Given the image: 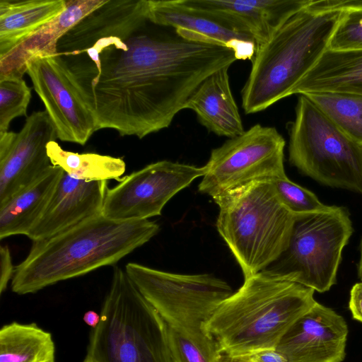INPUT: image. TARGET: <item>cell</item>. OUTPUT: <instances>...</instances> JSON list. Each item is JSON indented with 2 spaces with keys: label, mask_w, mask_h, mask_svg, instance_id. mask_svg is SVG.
<instances>
[{
  "label": "cell",
  "mask_w": 362,
  "mask_h": 362,
  "mask_svg": "<svg viewBox=\"0 0 362 362\" xmlns=\"http://www.w3.org/2000/svg\"><path fill=\"white\" fill-rule=\"evenodd\" d=\"M144 28L125 41L102 43L83 63L98 130L142 139L168 127L208 76L238 60L230 48L185 39L168 27Z\"/></svg>",
  "instance_id": "6da1fadb"
},
{
  "label": "cell",
  "mask_w": 362,
  "mask_h": 362,
  "mask_svg": "<svg viewBox=\"0 0 362 362\" xmlns=\"http://www.w3.org/2000/svg\"><path fill=\"white\" fill-rule=\"evenodd\" d=\"M148 219L116 221L101 214L45 240L33 242L15 267L12 291L34 293L59 281L85 275L119 260L159 231Z\"/></svg>",
  "instance_id": "7a4b0ae2"
},
{
  "label": "cell",
  "mask_w": 362,
  "mask_h": 362,
  "mask_svg": "<svg viewBox=\"0 0 362 362\" xmlns=\"http://www.w3.org/2000/svg\"><path fill=\"white\" fill-rule=\"evenodd\" d=\"M315 291L259 272L223 300L202 326L224 358L276 349L293 323L317 302Z\"/></svg>",
  "instance_id": "3957f363"
},
{
  "label": "cell",
  "mask_w": 362,
  "mask_h": 362,
  "mask_svg": "<svg viewBox=\"0 0 362 362\" xmlns=\"http://www.w3.org/2000/svg\"><path fill=\"white\" fill-rule=\"evenodd\" d=\"M343 12L317 13L305 7L291 16L256 48L242 91L246 114L266 110L291 95L300 80L328 49Z\"/></svg>",
  "instance_id": "277c9868"
},
{
  "label": "cell",
  "mask_w": 362,
  "mask_h": 362,
  "mask_svg": "<svg viewBox=\"0 0 362 362\" xmlns=\"http://www.w3.org/2000/svg\"><path fill=\"white\" fill-rule=\"evenodd\" d=\"M100 315L86 356L98 362H173L168 325L117 266Z\"/></svg>",
  "instance_id": "5b68a950"
},
{
  "label": "cell",
  "mask_w": 362,
  "mask_h": 362,
  "mask_svg": "<svg viewBox=\"0 0 362 362\" xmlns=\"http://www.w3.org/2000/svg\"><path fill=\"white\" fill-rule=\"evenodd\" d=\"M216 228L244 279L262 272L286 249L295 217L272 182H258L213 199Z\"/></svg>",
  "instance_id": "8992f818"
},
{
  "label": "cell",
  "mask_w": 362,
  "mask_h": 362,
  "mask_svg": "<svg viewBox=\"0 0 362 362\" xmlns=\"http://www.w3.org/2000/svg\"><path fill=\"white\" fill-rule=\"evenodd\" d=\"M286 249L262 272L324 293L337 283L342 251L354 231L349 209H325L295 215Z\"/></svg>",
  "instance_id": "52a82bcc"
},
{
  "label": "cell",
  "mask_w": 362,
  "mask_h": 362,
  "mask_svg": "<svg viewBox=\"0 0 362 362\" xmlns=\"http://www.w3.org/2000/svg\"><path fill=\"white\" fill-rule=\"evenodd\" d=\"M288 160L321 185L362 194V144L300 94L289 129Z\"/></svg>",
  "instance_id": "ba28073f"
},
{
  "label": "cell",
  "mask_w": 362,
  "mask_h": 362,
  "mask_svg": "<svg viewBox=\"0 0 362 362\" xmlns=\"http://www.w3.org/2000/svg\"><path fill=\"white\" fill-rule=\"evenodd\" d=\"M125 271L168 326L202 332L204 323L233 292L225 281L209 274H181L129 262Z\"/></svg>",
  "instance_id": "9c48e42d"
},
{
  "label": "cell",
  "mask_w": 362,
  "mask_h": 362,
  "mask_svg": "<svg viewBox=\"0 0 362 362\" xmlns=\"http://www.w3.org/2000/svg\"><path fill=\"white\" fill-rule=\"evenodd\" d=\"M285 144L276 128L252 126L211 151L199 191L214 199L255 182L286 177Z\"/></svg>",
  "instance_id": "30bf717a"
},
{
  "label": "cell",
  "mask_w": 362,
  "mask_h": 362,
  "mask_svg": "<svg viewBox=\"0 0 362 362\" xmlns=\"http://www.w3.org/2000/svg\"><path fill=\"white\" fill-rule=\"evenodd\" d=\"M27 74L57 139L86 144L98 130L93 100L66 59L59 53L35 58L28 64Z\"/></svg>",
  "instance_id": "8fae6325"
},
{
  "label": "cell",
  "mask_w": 362,
  "mask_h": 362,
  "mask_svg": "<svg viewBox=\"0 0 362 362\" xmlns=\"http://www.w3.org/2000/svg\"><path fill=\"white\" fill-rule=\"evenodd\" d=\"M204 167L160 160L134 171L108 188L102 215L116 221L145 220L160 216L168 202L195 179Z\"/></svg>",
  "instance_id": "7c38bea8"
},
{
  "label": "cell",
  "mask_w": 362,
  "mask_h": 362,
  "mask_svg": "<svg viewBox=\"0 0 362 362\" xmlns=\"http://www.w3.org/2000/svg\"><path fill=\"white\" fill-rule=\"evenodd\" d=\"M57 139L47 112H33L21 130L0 132V206L47 171V144Z\"/></svg>",
  "instance_id": "4fadbf2b"
},
{
  "label": "cell",
  "mask_w": 362,
  "mask_h": 362,
  "mask_svg": "<svg viewBox=\"0 0 362 362\" xmlns=\"http://www.w3.org/2000/svg\"><path fill=\"white\" fill-rule=\"evenodd\" d=\"M348 332L341 315L316 302L288 329L276 349L288 362H342Z\"/></svg>",
  "instance_id": "5bb4252c"
},
{
  "label": "cell",
  "mask_w": 362,
  "mask_h": 362,
  "mask_svg": "<svg viewBox=\"0 0 362 362\" xmlns=\"http://www.w3.org/2000/svg\"><path fill=\"white\" fill-rule=\"evenodd\" d=\"M227 28L250 36L256 48L311 0H180Z\"/></svg>",
  "instance_id": "9a60e30c"
},
{
  "label": "cell",
  "mask_w": 362,
  "mask_h": 362,
  "mask_svg": "<svg viewBox=\"0 0 362 362\" xmlns=\"http://www.w3.org/2000/svg\"><path fill=\"white\" fill-rule=\"evenodd\" d=\"M148 11V0H105L59 40L57 52L77 56L100 40L117 37L125 41L149 22Z\"/></svg>",
  "instance_id": "2e32d148"
},
{
  "label": "cell",
  "mask_w": 362,
  "mask_h": 362,
  "mask_svg": "<svg viewBox=\"0 0 362 362\" xmlns=\"http://www.w3.org/2000/svg\"><path fill=\"white\" fill-rule=\"evenodd\" d=\"M107 181H86L64 172L41 217L27 234L47 239L102 214Z\"/></svg>",
  "instance_id": "e0dca14e"
},
{
  "label": "cell",
  "mask_w": 362,
  "mask_h": 362,
  "mask_svg": "<svg viewBox=\"0 0 362 362\" xmlns=\"http://www.w3.org/2000/svg\"><path fill=\"white\" fill-rule=\"evenodd\" d=\"M148 18L154 25L174 29L185 39L230 48L238 60H252L255 56L256 44L252 37L185 6L180 0H148Z\"/></svg>",
  "instance_id": "ac0fdd59"
},
{
  "label": "cell",
  "mask_w": 362,
  "mask_h": 362,
  "mask_svg": "<svg viewBox=\"0 0 362 362\" xmlns=\"http://www.w3.org/2000/svg\"><path fill=\"white\" fill-rule=\"evenodd\" d=\"M105 1H66V8L61 14L28 35L7 52L0 55V81L23 78L32 60L57 54L59 40L79 21Z\"/></svg>",
  "instance_id": "d6986e66"
},
{
  "label": "cell",
  "mask_w": 362,
  "mask_h": 362,
  "mask_svg": "<svg viewBox=\"0 0 362 362\" xmlns=\"http://www.w3.org/2000/svg\"><path fill=\"white\" fill-rule=\"evenodd\" d=\"M229 68H222L208 76L190 97L185 109L193 110L209 132L230 139L245 130L230 89Z\"/></svg>",
  "instance_id": "ffe728a7"
},
{
  "label": "cell",
  "mask_w": 362,
  "mask_h": 362,
  "mask_svg": "<svg viewBox=\"0 0 362 362\" xmlns=\"http://www.w3.org/2000/svg\"><path fill=\"white\" fill-rule=\"evenodd\" d=\"M314 92L362 95V49L325 50L291 95Z\"/></svg>",
  "instance_id": "44dd1931"
},
{
  "label": "cell",
  "mask_w": 362,
  "mask_h": 362,
  "mask_svg": "<svg viewBox=\"0 0 362 362\" xmlns=\"http://www.w3.org/2000/svg\"><path fill=\"white\" fill-rule=\"evenodd\" d=\"M64 174L52 165L35 181L0 206V239L27 235L45 211Z\"/></svg>",
  "instance_id": "7402d4cb"
},
{
  "label": "cell",
  "mask_w": 362,
  "mask_h": 362,
  "mask_svg": "<svg viewBox=\"0 0 362 362\" xmlns=\"http://www.w3.org/2000/svg\"><path fill=\"white\" fill-rule=\"evenodd\" d=\"M66 8V0H0V55Z\"/></svg>",
  "instance_id": "603a6c76"
},
{
  "label": "cell",
  "mask_w": 362,
  "mask_h": 362,
  "mask_svg": "<svg viewBox=\"0 0 362 362\" xmlns=\"http://www.w3.org/2000/svg\"><path fill=\"white\" fill-rule=\"evenodd\" d=\"M51 333L35 323L13 322L0 329V362H55Z\"/></svg>",
  "instance_id": "cb8c5ba5"
},
{
  "label": "cell",
  "mask_w": 362,
  "mask_h": 362,
  "mask_svg": "<svg viewBox=\"0 0 362 362\" xmlns=\"http://www.w3.org/2000/svg\"><path fill=\"white\" fill-rule=\"evenodd\" d=\"M47 149L52 165L61 168L64 173L76 179L119 181L126 170L125 162L120 158L66 151L56 141H50Z\"/></svg>",
  "instance_id": "d4e9b609"
},
{
  "label": "cell",
  "mask_w": 362,
  "mask_h": 362,
  "mask_svg": "<svg viewBox=\"0 0 362 362\" xmlns=\"http://www.w3.org/2000/svg\"><path fill=\"white\" fill-rule=\"evenodd\" d=\"M344 133L362 144V95L305 93Z\"/></svg>",
  "instance_id": "484cf974"
},
{
  "label": "cell",
  "mask_w": 362,
  "mask_h": 362,
  "mask_svg": "<svg viewBox=\"0 0 362 362\" xmlns=\"http://www.w3.org/2000/svg\"><path fill=\"white\" fill-rule=\"evenodd\" d=\"M168 337L173 362H221L216 341L203 331L187 333L168 326Z\"/></svg>",
  "instance_id": "4316f807"
},
{
  "label": "cell",
  "mask_w": 362,
  "mask_h": 362,
  "mask_svg": "<svg viewBox=\"0 0 362 362\" xmlns=\"http://www.w3.org/2000/svg\"><path fill=\"white\" fill-rule=\"evenodd\" d=\"M31 88L23 78L0 81V132H7L16 117L27 115Z\"/></svg>",
  "instance_id": "83f0119b"
},
{
  "label": "cell",
  "mask_w": 362,
  "mask_h": 362,
  "mask_svg": "<svg viewBox=\"0 0 362 362\" xmlns=\"http://www.w3.org/2000/svg\"><path fill=\"white\" fill-rule=\"evenodd\" d=\"M272 182L281 202L294 215L320 211L328 206L313 192L291 181L287 176Z\"/></svg>",
  "instance_id": "f1b7e54d"
},
{
  "label": "cell",
  "mask_w": 362,
  "mask_h": 362,
  "mask_svg": "<svg viewBox=\"0 0 362 362\" xmlns=\"http://www.w3.org/2000/svg\"><path fill=\"white\" fill-rule=\"evenodd\" d=\"M328 49H362V10L343 12L332 35Z\"/></svg>",
  "instance_id": "f546056e"
},
{
  "label": "cell",
  "mask_w": 362,
  "mask_h": 362,
  "mask_svg": "<svg viewBox=\"0 0 362 362\" xmlns=\"http://www.w3.org/2000/svg\"><path fill=\"white\" fill-rule=\"evenodd\" d=\"M307 8L317 13L362 10V0H311Z\"/></svg>",
  "instance_id": "4dcf8cb0"
},
{
  "label": "cell",
  "mask_w": 362,
  "mask_h": 362,
  "mask_svg": "<svg viewBox=\"0 0 362 362\" xmlns=\"http://www.w3.org/2000/svg\"><path fill=\"white\" fill-rule=\"evenodd\" d=\"M15 267L12 263L10 249L7 245L0 247V293L6 289L8 282L12 280Z\"/></svg>",
  "instance_id": "1f68e13d"
},
{
  "label": "cell",
  "mask_w": 362,
  "mask_h": 362,
  "mask_svg": "<svg viewBox=\"0 0 362 362\" xmlns=\"http://www.w3.org/2000/svg\"><path fill=\"white\" fill-rule=\"evenodd\" d=\"M228 359L240 362H288L284 356L276 349H265L241 357Z\"/></svg>",
  "instance_id": "d6a6232c"
},
{
  "label": "cell",
  "mask_w": 362,
  "mask_h": 362,
  "mask_svg": "<svg viewBox=\"0 0 362 362\" xmlns=\"http://www.w3.org/2000/svg\"><path fill=\"white\" fill-rule=\"evenodd\" d=\"M349 309L353 319L362 323V281L355 284L350 291Z\"/></svg>",
  "instance_id": "836d02e7"
},
{
  "label": "cell",
  "mask_w": 362,
  "mask_h": 362,
  "mask_svg": "<svg viewBox=\"0 0 362 362\" xmlns=\"http://www.w3.org/2000/svg\"><path fill=\"white\" fill-rule=\"evenodd\" d=\"M100 315L93 310L87 311L83 315V321L92 329L96 327L100 322Z\"/></svg>",
  "instance_id": "e575fe53"
},
{
  "label": "cell",
  "mask_w": 362,
  "mask_h": 362,
  "mask_svg": "<svg viewBox=\"0 0 362 362\" xmlns=\"http://www.w3.org/2000/svg\"><path fill=\"white\" fill-rule=\"evenodd\" d=\"M359 260L357 264V274L358 279L362 281V237L361 238L360 245H359Z\"/></svg>",
  "instance_id": "d590c367"
},
{
  "label": "cell",
  "mask_w": 362,
  "mask_h": 362,
  "mask_svg": "<svg viewBox=\"0 0 362 362\" xmlns=\"http://www.w3.org/2000/svg\"><path fill=\"white\" fill-rule=\"evenodd\" d=\"M83 362H98V361H96L93 358L86 356V358H85Z\"/></svg>",
  "instance_id": "8d00e7d4"
},
{
  "label": "cell",
  "mask_w": 362,
  "mask_h": 362,
  "mask_svg": "<svg viewBox=\"0 0 362 362\" xmlns=\"http://www.w3.org/2000/svg\"><path fill=\"white\" fill-rule=\"evenodd\" d=\"M221 362H240V361H234L232 359H228V358H224V360L222 361Z\"/></svg>",
  "instance_id": "74e56055"
}]
</instances>
